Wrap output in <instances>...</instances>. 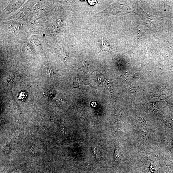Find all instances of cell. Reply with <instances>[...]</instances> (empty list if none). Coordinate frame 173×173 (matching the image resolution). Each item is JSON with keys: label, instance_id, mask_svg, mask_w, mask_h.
Segmentation results:
<instances>
[{"label": "cell", "instance_id": "2", "mask_svg": "<svg viewBox=\"0 0 173 173\" xmlns=\"http://www.w3.org/2000/svg\"><path fill=\"white\" fill-rule=\"evenodd\" d=\"M45 73L48 76V77H50L53 74V72L52 70H51L49 68L46 69L45 71Z\"/></svg>", "mask_w": 173, "mask_h": 173}, {"label": "cell", "instance_id": "3", "mask_svg": "<svg viewBox=\"0 0 173 173\" xmlns=\"http://www.w3.org/2000/svg\"><path fill=\"white\" fill-rule=\"evenodd\" d=\"M88 2L92 6L94 5L96 3L95 1H88Z\"/></svg>", "mask_w": 173, "mask_h": 173}, {"label": "cell", "instance_id": "1", "mask_svg": "<svg viewBox=\"0 0 173 173\" xmlns=\"http://www.w3.org/2000/svg\"><path fill=\"white\" fill-rule=\"evenodd\" d=\"M95 34L99 40V46L101 51L108 52L110 53H111L112 49L108 43L104 39H103L99 36L96 33Z\"/></svg>", "mask_w": 173, "mask_h": 173}]
</instances>
